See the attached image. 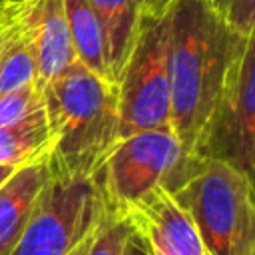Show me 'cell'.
I'll return each mask as SVG.
<instances>
[{"label": "cell", "mask_w": 255, "mask_h": 255, "mask_svg": "<svg viewBox=\"0 0 255 255\" xmlns=\"http://www.w3.org/2000/svg\"><path fill=\"white\" fill-rule=\"evenodd\" d=\"M94 229H96V227H94ZM92 233H94V231H92ZM92 233H90V235H88V237H86V239H84L80 245H76V247H74V249H72L68 255H88V247H90V239H92Z\"/></svg>", "instance_id": "cell-21"}, {"label": "cell", "mask_w": 255, "mask_h": 255, "mask_svg": "<svg viewBox=\"0 0 255 255\" xmlns=\"http://www.w3.org/2000/svg\"><path fill=\"white\" fill-rule=\"evenodd\" d=\"M177 0H137L143 18H163Z\"/></svg>", "instance_id": "cell-19"}, {"label": "cell", "mask_w": 255, "mask_h": 255, "mask_svg": "<svg viewBox=\"0 0 255 255\" xmlns=\"http://www.w3.org/2000/svg\"><path fill=\"white\" fill-rule=\"evenodd\" d=\"M22 22L34 56V82L42 90L76 62L64 0H26Z\"/></svg>", "instance_id": "cell-8"}, {"label": "cell", "mask_w": 255, "mask_h": 255, "mask_svg": "<svg viewBox=\"0 0 255 255\" xmlns=\"http://www.w3.org/2000/svg\"><path fill=\"white\" fill-rule=\"evenodd\" d=\"M28 82H34V56H32L26 26L20 16V20L8 32L0 48V96Z\"/></svg>", "instance_id": "cell-14"}, {"label": "cell", "mask_w": 255, "mask_h": 255, "mask_svg": "<svg viewBox=\"0 0 255 255\" xmlns=\"http://www.w3.org/2000/svg\"><path fill=\"white\" fill-rule=\"evenodd\" d=\"M201 155L217 157L245 177L251 171L255 159V32L235 34L229 68Z\"/></svg>", "instance_id": "cell-7"}, {"label": "cell", "mask_w": 255, "mask_h": 255, "mask_svg": "<svg viewBox=\"0 0 255 255\" xmlns=\"http://www.w3.org/2000/svg\"><path fill=\"white\" fill-rule=\"evenodd\" d=\"M247 179H249V183H251V187H253V193H255V159H253V165H251V171H249Z\"/></svg>", "instance_id": "cell-23"}, {"label": "cell", "mask_w": 255, "mask_h": 255, "mask_svg": "<svg viewBox=\"0 0 255 255\" xmlns=\"http://www.w3.org/2000/svg\"><path fill=\"white\" fill-rule=\"evenodd\" d=\"M131 231L133 225L128 217L112 213L104 207V213L92 233L88 255H122Z\"/></svg>", "instance_id": "cell-15"}, {"label": "cell", "mask_w": 255, "mask_h": 255, "mask_svg": "<svg viewBox=\"0 0 255 255\" xmlns=\"http://www.w3.org/2000/svg\"><path fill=\"white\" fill-rule=\"evenodd\" d=\"M124 217L129 219L133 229L139 231L149 245L165 255H205L191 217L163 185L131 205Z\"/></svg>", "instance_id": "cell-9"}, {"label": "cell", "mask_w": 255, "mask_h": 255, "mask_svg": "<svg viewBox=\"0 0 255 255\" xmlns=\"http://www.w3.org/2000/svg\"><path fill=\"white\" fill-rule=\"evenodd\" d=\"M50 128L48 169L60 177H92L122 139L118 90L78 60L42 90Z\"/></svg>", "instance_id": "cell-2"}, {"label": "cell", "mask_w": 255, "mask_h": 255, "mask_svg": "<svg viewBox=\"0 0 255 255\" xmlns=\"http://www.w3.org/2000/svg\"><path fill=\"white\" fill-rule=\"evenodd\" d=\"M233 40L209 0H177L167 12L169 128L187 159L203 151Z\"/></svg>", "instance_id": "cell-1"}, {"label": "cell", "mask_w": 255, "mask_h": 255, "mask_svg": "<svg viewBox=\"0 0 255 255\" xmlns=\"http://www.w3.org/2000/svg\"><path fill=\"white\" fill-rule=\"evenodd\" d=\"M122 255H153L151 249H149V243L147 239L139 233V231H131L128 241H126V247H124V253Z\"/></svg>", "instance_id": "cell-20"}, {"label": "cell", "mask_w": 255, "mask_h": 255, "mask_svg": "<svg viewBox=\"0 0 255 255\" xmlns=\"http://www.w3.org/2000/svg\"><path fill=\"white\" fill-rule=\"evenodd\" d=\"M48 177V161L40 159L18 167L0 185V255L14 251Z\"/></svg>", "instance_id": "cell-10"}, {"label": "cell", "mask_w": 255, "mask_h": 255, "mask_svg": "<svg viewBox=\"0 0 255 255\" xmlns=\"http://www.w3.org/2000/svg\"><path fill=\"white\" fill-rule=\"evenodd\" d=\"M50 143V128L44 104H40L20 120L0 126V165L18 169L46 159Z\"/></svg>", "instance_id": "cell-12"}, {"label": "cell", "mask_w": 255, "mask_h": 255, "mask_svg": "<svg viewBox=\"0 0 255 255\" xmlns=\"http://www.w3.org/2000/svg\"><path fill=\"white\" fill-rule=\"evenodd\" d=\"M165 189L191 217L205 255H255V193L239 169L217 157H191Z\"/></svg>", "instance_id": "cell-3"}, {"label": "cell", "mask_w": 255, "mask_h": 255, "mask_svg": "<svg viewBox=\"0 0 255 255\" xmlns=\"http://www.w3.org/2000/svg\"><path fill=\"white\" fill-rule=\"evenodd\" d=\"M185 153L169 128L122 137L92 175L108 211H126L159 185H167L185 163Z\"/></svg>", "instance_id": "cell-4"}, {"label": "cell", "mask_w": 255, "mask_h": 255, "mask_svg": "<svg viewBox=\"0 0 255 255\" xmlns=\"http://www.w3.org/2000/svg\"><path fill=\"white\" fill-rule=\"evenodd\" d=\"M106 40L108 66L114 78V84L135 46L139 36L143 14L137 0H88Z\"/></svg>", "instance_id": "cell-11"}, {"label": "cell", "mask_w": 255, "mask_h": 255, "mask_svg": "<svg viewBox=\"0 0 255 255\" xmlns=\"http://www.w3.org/2000/svg\"><path fill=\"white\" fill-rule=\"evenodd\" d=\"M14 171H16V167H8V165H0V185H2V183H4V181H6V179H8V177H10L12 173H14Z\"/></svg>", "instance_id": "cell-22"}, {"label": "cell", "mask_w": 255, "mask_h": 255, "mask_svg": "<svg viewBox=\"0 0 255 255\" xmlns=\"http://www.w3.org/2000/svg\"><path fill=\"white\" fill-rule=\"evenodd\" d=\"M42 104V94L36 88V82H28L4 96H0V126L12 124L26 116L30 110Z\"/></svg>", "instance_id": "cell-16"}, {"label": "cell", "mask_w": 255, "mask_h": 255, "mask_svg": "<svg viewBox=\"0 0 255 255\" xmlns=\"http://www.w3.org/2000/svg\"><path fill=\"white\" fill-rule=\"evenodd\" d=\"M102 213L92 177L50 175L10 255H68L94 231Z\"/></svg>", "instance_id": "cell-5"}, {"label": "cell", "mask_w": 255, "mask_h": 255, "mask_svg": "<svg viewBox=\"0 0 255 255\" xmlns=\"http://www.w3.org/2000/svg\"><path fill=\"white\" fill-rule=\"evenodd\" d=\"M223 22L241 36L255 32V0H209Z\"/></svg>", "instance_id": "cell-17"}, {"label": "cell", "mask_w": 255, "mask_h": 255, "mask_svg": "<svg viewBox=\"0 0 255 255\" xmlns=\"http://www.w3.org/2000/svg\"><path fill=\"white\" fill-rule=\"evenodd\" d=\"M24 0H10L0 4V36H4L22 16Z\"/></svg>", "instance_id": "cell-18"}, {"label": "cell", "mask_w": 255, "mask_h": 255, "mask_svg": "<svg viewBox=\"0 0 255 255\" xmlns=\"http://www.w3.org/2000/svg\"><path fill=\"white\" fill-rule=\"evenodd\" d=\"M116 90L122 137L169 128L167 14L143 18L135 46L116 80Z\"/></svg>", "instance_id": "cell-6"}, {"label": "cell", "mask_w": 255, "mask_h": 255, "mask_svg": "<svg viewBox=\"0 0 255 255\" xmlns=\"http://www.w3.org/2000/svg\"><path fill=\"white\" fill-rule=\"evenodd\" d=\"M4 2H10V0H0V4H4Z\"/></svg>", "instance_id": "cell-25"}, {"label": "cell", "mask_w": 255, "mask_h": 255, "mask_svg": "<svg viewBox=\"0 0 255 255\" xmlns=\"http://www.w3.org/2000/svg\"><path fill=\"white\" fill-rule=\"evenodd\" d=\"M12 28H14V26H12ZM12 28H10V30H12ZM10 30H8V32H10ZM8 32H6L4 36H0V48H2V44H4V40H6V36H8Z\"/></svg>", "instance_id": "cell-24"}, {"label": "cell", "mask_w": 255, "mask_h": 255, "mask_svg": "<svg viewBox=\"0 0 255 255\" xmlns=\"http://www.w3.org/2000/svg\"><path fill=\"white\" fill-rule=\"evenodd\" d=\"M64 12H66L76 60L82 66H86L90 72H94L96 76L108 82H114L110 66H108L104 32L90 2L88 0H64Z\"/></svg>", "instance_id": "cell-13"}]
</instances>
